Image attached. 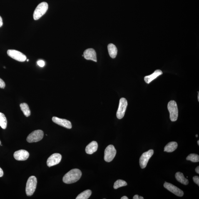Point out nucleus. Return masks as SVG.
I'll return each instance as SVG.
<instances>
[{
	"instance_id": "1",
	"label": "nucleus",
	"mask_w": 199,
	"mask_h": 199,
	"mask_svg": "<svg viewBox=\"0 0 199 199\" xmlns=\"http://www.w3.org/2000/svg\"><path fill=\"white\" fill-rule=\"evenodd\" d=\"M82 175L81 170L77 169H73L63 176V181L64 183L67 184L75 183L80 179Z\"/></svg>"
},
{
	"instance_id": "2",
	"label": "nucleus",
	"mask_w": 199,
	"mask_h": 199,
	"mask_svg": "<svg viewBox=\"0 0 199 199\" xmlns=\"http://www.w3.org/2000/svg\"><path fill=\"white\" fill-rule=\"evenodd\" d=\"M37 179L34 176H31L28 178L26 183V191L28 196H31L34 194L37 185Z\"/></svg>"
},
{
	"instance_id": "3",
	"label": "nucleus",
	"mask_w": 199,
	"mask_h": 199,
	"mask_svg": "<svg viewBox=\"0 0 199 199\" xmlns=\"http://www.w3.org/2000/svg\"><path fill=\"white\" fill-rule=\"evenodd\" d=\"M48 3L43 2L40 3L37 7L33 13V18L35 20H37L40 18L46 13L48 9Z\"/></svg>"
},
{
	"instance_id": "4",
	"label": "nucleus",
	"mask_w": 199,
	"mask_h": 199,
	"mask_svg": "<svg viewBox=\"0 0 199 199\" xmlns=\"http://www.w3.org/2000/svg\"><path fill=\"white\" fill-rule=\"evenodd\" d=\"M168 108L169 112L171 121L173 122L176 121L178 117V109L176 102L174 100H171L169 102Z\"/></svg>"
},
{
	"instance_id": "5",
	"label": "nucleus",
	"mask_w": 199,
	"mask_h": 199,
	"mask_svg": "<svg viewBox=\"0 0 199 199\" xmlns=\"http://www.w3.org/2000/svg\"><path fill=\"white\" fill-rule=\"evenodd\" d=\"M44 136V132L41 130H36L30 134L27 138L29 143H36L41 140Z\"/></svg>"
},
{
	"instance_id": "6",
	"label": "nucleus",
	"mask_w": 199,
	"mask_h": 199,
	"mask_svg": "<svg viewBox=\"0 0 199 199\" xmlns=\"http://www.w3.org/2000/svg\"><path fill=\"white\" fill-rule=\"evenodd\" d=\"M127 106V101L126 98H121L120 99L119 105L117 112V117L119 119H121L124 117Z\"/></svg>"
},
{
	"instance_id": "7",
	"label": "nucleus",
	"mask_w": 199,
	"mask_h": 199,
	"mask_svg": "<svg viewBox=\"0 0 199 199\" xmlns=\"http://www.w3.org/2000/svg\"><path fill=\"white\" fill-rule=\"evenodd\" d=\"M116 152V150L113 145H108L105 150L104 156L105 161L108 162L112 161L115 158Z\"/></svg>"
},
{
	"instance_id": "8",
	"label": "nucleus",
	"mask_w": 199,
	"mask_h": 199,
	"mask_svg": "<svg viewBox=\"0 0 199 199\" xmlns=\"http://www.w3.org/2000/svg\"><path fill=\"white\" fill-rule=\"evenodd\" d=\"M7 53L8 56L13 59L21 62H24L27 59L26 56L24 54L16 50H8Z\"/></svg>"
},
{
	"instance_id": "9",
	"label": "nucleus",
	"mask_w": 199,
	"mask_h": 199,
	"mask_svg": "<svg viewBox=\"0 0 199 199\" xmlns=\"http://www.w3.org/2000/svg\"><path fill=\"white\" fill-rule=\"evenodd\" d=\"M154 151L152 149H150L148 151L145 152L140 157V164L142 169L146 168L149 160L151 158L153 154Z\"/></svg>"
},
{
	"instance_id": "10",
	"label": "nucleus",
	"mask_w": 199,
	"mask_h": 199,
	"mask_svg": "<svg viewBox=\"0 0 199 199\" xmlns=\"http://www.w3.org/2000/svg\"><path fill=\"white\" fill-rule=\"evenodd\" d=\"M62 156L59 153H55L51 155L47 160V165L49 167L58 165L61 161Z\"/></svg>"
},
{
	"instance_id": "11",
	"label": "nucleus",
	"mask_w": 199,
	"mask_h": 199,
	"mask_svg": "<svg viewBox=\"0 0 199 199\" xmlns=\"http://www.w3.org/2000/svg\"><path fill=\"white\" fill-rule=\"evenodd\" d=\"M164 187L177 196L181 197L183 196L184 193L183 191L172 184L165 182L164 185Z\"/></svg>"
},
{
	"instance_id": "12",
	"label": "nucleus",
	"mask_w": 199,
	"mask_h": 199,
	"mask_svg": "<svg viewBox=\"0 0 199 199\" xmlns=\"http://www.w3.org/2000/svg\"><path fill=\"white\" fill-rule=\"evenodd\" d=\"M29 153L25 150H20L15 152L14 157L16 160L19 161H24L27 159Z\"/></svg>"
},
{
	"instance_id": "13",
	"label": "nucleus",
	"mask_w": 199,
	"mask_h": 199,
	"mask_svg": "<svg viewBox=\"0 0 199 199\" xmlns=\"http://www.w3.org/2000/svg\"><path fill=\"white\" fill-rule=\"evenodd\" d=\"M52 120L54 123L66 128L71 129L72 127L71 122L68 120L53 117Z\"/></svg>"
},
{
	"instance_id": "14",
	"label": "nucleus",
	"mask_w": 199,
	"mask_h": 199,
	"mask_svg": "<svg viewBox=\"0 0 199 199\" xmlns=\"http://www.w3.org/2000/svg\"><path fill=\"white\" fill-rule=\"evenodd\" d=\"M83 56L87 60H91L97 62L96 53L95 50L93 48H88L84 51Z\"/></svg>"
},
{
	"instance_id": "15",
	"label": "nucleus",
	"mask_w": 199,
	"mask_h": 199,
	"mask_svg": "<svg viewBox=\"0 0 199 199\" xmlns=\"http://www.w3.org/2000/svg\"><path fill=\"white\" fill-rule=\"evenodd\" d=\"M162 74H163V72L161 70L159 69L156 70L152 74L145 76L144 81L147 84H149L152 81Z\"/></svg>"
},
{
	"instance_id": "16",
	"label": "nucleus",
	"mask_w": 199,
	"mask_h": 199,
	"mask_svg": "<svg viewBox=\"0 0 199 199\" xmlns=\"http://www.w3.org/2000/svg\"><path fill=\"white\" fill-rule=\"evenodd\" d=\"M98 145L96 142L93 141L90 143L86 147V153L88 154H92L98 150Z\"/></svg>"
},
{
	"instance_id": "17",
	"label": "nucleus",
	"mask_w": 199,
	"mask_h": 199,
	"mask_svg": "<svg viewBox=\"0 0 199 199\" xmlns=\"http://www.w3.org/2000/svg\"><path fill=\"white\" fill-rule=\"evenodd\" d=\"M108 50L110 56L112 58H115L117 54V49L113 44H110L108 46Z\"/></svg>"
},
{
	"instance_id": "18",
	"label": "nucleus",
	"mask_w": 199,
	"mask_h": 199,
	"mask_svg": "<svg viewBox=\"0 0 199 199\" xmlns=\"http://www.w3.org/2000/svg\"><path fill=\"white\" fill-rule=\"evenodd\" d=\"M177 146L178 144L176 142H170L165 147L164 151L168 152H172L177 149Z\"/></svg>"
},
{
	"instance_id": "19",
	"label": "nucleus",
	"mask_w": 199,
	"mask_h": 199,
	"mask_svg": "<svg viewBox=\"0 0 199 199\" xmlns=\"http://www.w3.org/2000/svg\"><path fill=\"white\" fill-rule=\"evenodd\" d=\"M175 177L176 180L180 183L184 185H187L188 184V180L185 178L183 173L180 172H177L175 175Z\"/></svg>"
},
{
	"instance_id": "20",
	"label": "nucleus",
	"mask_w": 199,
	"mask_h": 199,
	"mask_svg": "<svg viewBox=\"0 0 199 199\" xmlns=\"http://www.w3.org/2000/svg\"><path fill=\"white\" fill-rule=\"evenodd\" d=\"M20 106L21 111H23L25 116L28 117L30 115L31 111L27 104L26 103H21Z\"/></svg>"
},
{
	"instance_id": "21",
	"label": "nucleus",
	"mask_w": 199,
	"mask_h": 199,
	"mask_svg": "<svg viewBox=\"0 0 199 199\" xmlns=\"http://www.w3.org/2000/svg\"><path fill=\"white\" fill-rule=\"evenodd\" d=\"M91 194V191L88 190L85 191L78 195L76 199H88L89 198Z\"/></svg>"
},
{
	"instance_id": "22",
	"label": "nucleus",
	"mask_w": 199,
	"mask_h": 199,
	"mask_svg": "<svg viewBox=\"0 0 199 199\" xmlns=\"http://www.w3.org/2000/svg\"><path fill=\"white\" fill-rule=\"evenodd\" d=\"M7 125V121L5 115L0 113V126L3 129H5Z\"/></svg>"
},
{
	"instance_id": "23",
	"label": "nucleus",
	"mask_w": 199,
	"mask_h": 199,
	"mask_svg": "<svg viewBox=\"0 0 199 199\" xmlns=\"http://www.w3.org/2000/svg\"><path fill=\"white\" fill-rule=\"evenodd\" d=\"M127 185V184L125 181L118 180L115 182L114 185V188L115 189H117L120 187L126 186Z\"/></svg>"
},
{
	"instance_id": "24",
	"label": "nucleus",
	"mask_w": 199,
	"mask_h": 199,
	"mask_svg": "<svg viewBox=\"0 0 199 199\" xmlns=\"http://www.w3.org/2000/svg\"><path fill=\"white\" fill-rule=\"evenodd\" d=\"M186 159L193 162H198L199 161V156L196 154H191L187 157Z\"/></svg>"
},
{
	"instance_id": "25",
	"label": "nucleus",
	"mask_w": 199,
	"mask_h": 199,
	"mask_svg": "<svg viewBox=\"0 0 199 199\" xmlns=\"http://www.w3.org/2000/svg\"><path fill=\"white\" fill-rule=\"evenodd\" d=\"M37 63L38 66L41 67H44L45 65L44 61H43V60H39L37 61Z\"/></svg>"
},
{
	"instance_id": "26",
	"label": "nucleus",
	"mask_w": 199,
	"mask_h": 199,
	"mask_svg": "<svg viewBox=\"0 0 199 199\" xmlns=\"http://www.w3.org/2000/svg\"><path fill=\"white\" fill-rule=\"evenodd\" d=\"M193 180L194 182L199 185V177L198 176H195L193 177Z\"/></svg>"
},
{
	"instance_id": "27",
	"label": "nucleus",
	"mask_w": 199,
	"mask_h": 199,
	"mask_svg": "<svg viewBox=\"0 0 199 199\" xmlns=\"http://www.w3.org/2000/svg\"><path fill=\"white\" fill-rule=\"evenodd\" d=\"M5 87V83L2 79L0 78V88H4Z\"/></svg>"
},
{
	"instance_id": "28",
	"label": "nucleus",
	"mask_w": 199,
	"mask_h": 199,
	"mask_svg": "<svg viewBox=\"0 0 199 199\" xmlns=\"http://www.w3.org/2000/svg\"><path fill=\"white\" fill-rule=\"evenodd\" d=\"M3 175V172L2 169L0 168V177H2Z\"/></svg>"
},
{
	"instance_id": "29",
	"label": "nucleus",
	"mask_w": 199,
	"mask_h": 199,
	"mask_svg": "<svg viewBox=\"0 0 199 199\" xmlns=\"http://www.w3.org/2000/svg\"><path fill=\"white\" fill-rule=\"evenodd\" d=\"M3 24V21L2 18L0 16V27H1L2 26Z\"/></svg>"
},
{
	"instance_id": "30",
	"label": "nucleus",
	"mask_w": 199,
	"mask_h": 199,
	"mask_svg": "<svg viewBox=\"0 0 199 199\" xmlns=\"http://www.w3.org/2000/svg\"><path fill=\"white\" fill-rule=\"evenodd\" d=\"M133 199H140L139 196L138 195H134L133 198Z\"/></svg>"
},
{
	"instance_id": "31",
	"label": "nucleus",
	"mask_w": 199,
	"mask_h": 199,
	"mask_svg": "<svg viewBox=\"0 0 199 199\" xmlns=\"http://www.w3.org/2000/svg\"><path fill=\"white\" fill-rule=\"evenodd\" d=\"M195 171L197 172V173L199 174V166L197 167V168L195 169Z\"/></svg>"
},
{
	"instance_id": "32",
	"label": "nucleus",
	"mask_w": 199,
	"mask_h": 199,
	"mask_svg": "<svg viewBox=\"0 0 199 199\" xmlns=\"http://www.w3.org/2000/svg\"><path fill=\"white\" fill-rule=\"evenodd\" d=\"M128 198L126 196H123L121 198V199H128Z\"/></svg>"
},
{
	"instance_id": "33",
	"label": "nucleus",
	"mask_w": 199,
	"mask_h": 199,
	"mask_svg": "<svg viewBox=\"0 0 199 199\" xmlns=\"http://www.w3.org/2000/svg\"><path fill=\"white\" fill-rule=\"evenodd\" d=\"M139 199H143L144 198H143V197L139 196Z\"/></svg>"
},
{
	"instance_id": "34",
	"label": "nucleus",
	"mask_w": 199,
	"mask_h": 199,
	"mask_svg": "<svg viewBox=\"0 0 199 199\" xmlns=\"http://www.w3.org/2000/svg\"><path fill=\"white\" fill-rule=\"evenodd\" d=\"M198 101H199V92H198Z\"/></svg>"
},
{
	"instance_id": "35",
	"label": "nucleus",
	"mask_w": 199,
	"mask_h": 199,
	"mask_svg": "<svg viewBox=\"0 0 199 199\" xmlns=\"http://www.w3.org/2000/svg\"><path fill=\"white\" fill-rule=\"evenodd\" d=\"M197 143H198V146H199V140H198V141H197Z\"/></svg>"
},
{
	"instance_id": "36",
	"label": "nucleus",
	"mask_w": 199,
	"mask_h": 199,
	"mask_svg": "<svg viewBox=\"0 0 199 199\" xmlns=\"http://www.w3.org/2000/svg\"><path fill=\"white\" fill-rule=\"evenodd\" d=\"M196 137H198V135H196Z\"/></svg>"
},
{
	"instance_id": "37",
	"label": "nucleus",
	"mask_w": 199,
	"mask_h": 199,
	"mask_svg": "<svg viewBox=\"0 0 199 199\" xmlns=\"http://www.w3.org/2000/svg\"><path fill=\"white\" fill-rule=\"evenodd\" d=\"M1 145V140H0V145Z\"/></svg>"
},
{
	"instance_id": "38",
	"label": "nucleus",
	"mask_w": 199,
	"mask_h": 199,
	"mask_svg": "<svg viewBox=\"0 0 199 199\" xmlns=\"http://www.w3.org/2000/svg\"><path fill=\"white\" fill-rule=\"evenodd\" d=\"M3 68H6V67L5 66L3 67Z\"/></svg>"
},
{
	"instance_id": "39",
	"label": "nucleus",
	"mask_w": 199,
	"mask_h": 199,
	"mask_svg": "<svg viewBox=\"0 0 199 199\" xmlns=\"http://www.w3.org/2000/svg\"><path fill=\"white\" fill-rule=\"evenodd\" d=\"M28 61H29V59H27V61L28 62Z\"/></svg>"
}]
</instances>
